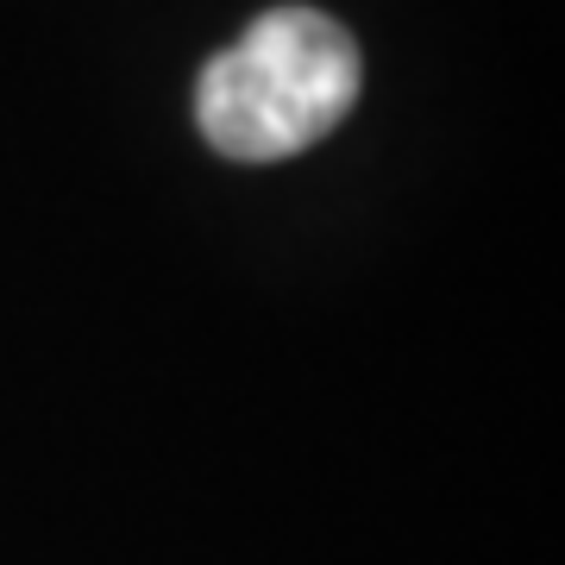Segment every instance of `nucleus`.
Here are the masks:
<instances>
[{"label":"nucleus","instance_id":"obj_1","mask_svg":"<svg viewBox=\"0 0 565 565\" xmlns=\"http://www.w3.org/2000/svg\"><path fill=\"white\" fill-rule=\"evenodd\" d=\"M359 44L315 7H277L202 70L195 120L233 163H282L321 145L359 102Z\"/></svg>","mask_w":565,"mask_h":565}]
</instances>
